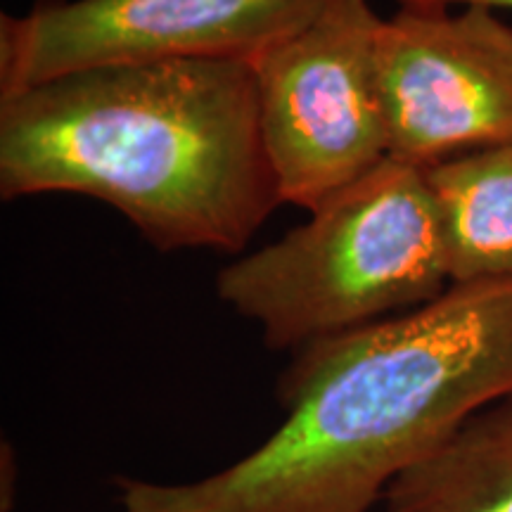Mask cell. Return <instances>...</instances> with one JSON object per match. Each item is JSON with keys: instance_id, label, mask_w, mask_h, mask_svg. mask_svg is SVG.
Wrapping results in <instances>:
<instances>
[{"instance_id": "6da1fadb", "label": "cell", "mask_w": 512, "mask_h": 512, "mask_svg": "<svg viewBox=\"0 0 512 512\" xmlns=\"http://www.w3.org/2000/svg\"><path fill=\"white\" fill-rule=\"evenodd\" d=\"M510 394L512 283H453L430 304L294 351L271 437L195 482L119 477L121 512H370Z\"/></svg>"}, {"instance_id": "7a4b0ae2", "label": "cell", "mask_w": 512, "mask_h": 512, "mask_svg": "<svg viewBox=\"0 0 512 512\" xmlns=\"http://www.w3.org/2000/svg\"><path fill=\"white\" fill-rule=\"evenodd\" d=\"M110 204L159 252H242L280 207L247 60L100 67L0 98V197Z\"/></svg>"}, {"instance_id": "3957f363", "label": "cell", "mask_w": 512, "mask_h": 512, "mask_svg": "<svg viewBox=\"0 0 512 512\" xmlns=\"http://www.w3.org/2000/svg\"><path fill=\"white\" fill-rule=\"evenodd\" d=\"M451 287L444 226L422 166L387 157L273 245L216 275V294L294 351L430 304Z\"/></svg>"}, {"instance_id": "277c9868", "label": "cell", "mask_w": 512, "mask_h": 512, "mask_svg": "<svg viewBox=\"0 0 512 512\" xmlns=\"http://www.w3.org/2000/svg\"><path fill=\"white\" fill-rule=\"evenodd\" d=\"M368 0L320 15L252 60L261 138L280 202L311 214L389 157Z\"/></svg>"}, {"instance_id": "5b68a950", "label": "cell", "mask_w": 512, "mask_h": 512, "mask_svg": "<svg viewBox=\"0 0 512 512\" xmlns=\"http://www.w3.org/2000/svg\"><path fill=\"white\" fill-rule=\"evenodd\" d=\"M328 0H36L0 15V98L100 67L247 60Z\"/></svg>"}, {"instance_id": "8992f818", "label": "cell", "mask_w": 512, "mask_h": 512, "mask_svg": "<svg viewBox=\"0 0 512 512\" xmlns=\"http://www.w3.org/2000/svg\"><path fill=\"white\" fill-rule=\"evenodd\" d=\"M389 157L427 166L512 145V27L484 5L399 8L377 31Z\"/></svg>"}, {"instance_id": "52a82bcc", "label": "cell", "mask_w": 512, "mask_h": 512, "mask_svg": "<svg viewBox=\"0 0 512 512\" xmlns=\"http://www.w3.org/2000/svg\"><path fill=\"white\" fill-rule=\"evenodd\" d=\"M453 283H512V145L427 166Z\"/></svg>"}, {"instance_id": "ba28073f", "label": "cell", "mask_w": 512, "mask_h": 512, "mask_svg": "<svg viewBox=\"0 0 512 512\" xmlns=\"http://www.w3.org/2000/svg\"><path fill=\"white\" fill-rule=\"evenodd\" d=\"M382 512H512V394L396 479Z\"/></svg>"}, {"instance_id": "9c48e42d", "label": "cell", "mask_w": 512, "mask_h": 512, "mask_svg": "<svg viewBox=\"0 0 512 512\" xmlns=\"http://www.w3.org/2000/svg\"><path fill=\"white\" fill-rule=\"evenodd\" d=\"M396 3H399V8H463V5H484V8L491 10H512V0H396Z\"/></svg>"}]
</instances>
